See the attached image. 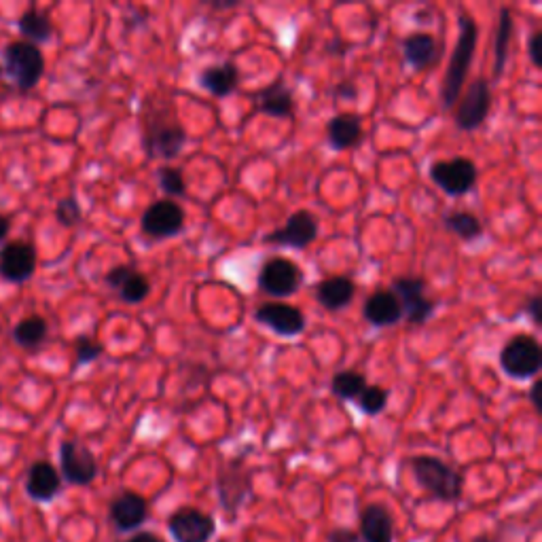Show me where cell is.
I'll return each instance as SVG.
<instances>
[{"mask_svg":"<svg viewBox=\"0 0 542 542\" xmlns=\"http://www.w3.org/2000/svg\"><path fill=\"white\" fill-rule=\"evenodd\" d=\"M458 43L454 53H451V60L445 72L443 87H441V102L445 108H456L462 89L466 85L468 72H471V64L477 51V41H479V26L468 15H460L458 20Z\"/></svg>","mask_w":542,"mask_h":542,"instance_id":"cell-1","label":"cell"},{"mask_svg":"<svg viewBox=\"0 0 542 542\" xmlns=\"http://www.w3.org/2000/svg\"><path fill=\"white\" fill-rule=\"evenodd\" d=\"M409 464L415 481H418L432 498L443 502L460 500L464 477L456 468H451L447 462L435 456H415Z\"/></svg>","mask_w":542,"mask_h":542,"instance_id":"cell-2","label":"cell"},{"mask_svg":"<svg viewBox=\"0 0 542 542\" xmlns=\"http://www.w3.org/2000/svg\"><path fill=\"white\" fill-rule=\"evenodd\" d=\"M3 68L20 92H30L45 75V56L36 45L15 41L3 51Z\"/></svg>","mask_w":542,"mask_h":542,"instance_id":"cell-3","label":"cell"},{"mask_svg":"<svg viewBox=\"0 0 542 542\" xmlns=\"http://www.w3.org/2000/svg\"><path fill=\"white\" fill-rule=\"evenodd\" d=\"M187 144V134L174 117H170L168 108L155 111L151 119H147V132H144V149L149 157L157 159H174L183 153Z\"/></svg>","mask_w":542,"mask_h":542,"instance_id":"cell-4","label":"cell"},{"mask_svg":"<svg viewBox=\"0 0 542 542\" xmlns=\"http://www.w3.org/2000/svg\"><path fill=\"white\" fill-rule=\"evenodd\" d=\"M500 367L513 379H532L542 367V348L534 335L519 333L500 350Z\"/></svg>","mask_w":542,"mask_h":542,"instance_id":"cell-5","label":"cell"},{"mask_svg":"<svg viewBox=\"0 0 542 542\" xmlns=\"http://www.w3.org/2000/svg\"><path fill=\"white\" fill-rule=\"evenodd\" d=\"M390 291L399 299L403 318H407L411 327H424L437 310V303L426 295V282L418 276L396 278Z\"/></svg>","mask_w":542,"mask_h":542,"instance_id":"cell-6","label":"cell"},{"mask_svg":"<svg viewBox=\"0 0 542 542\" xmlns=\"http://www.w3.org/2000/svg\"><path fill=\"white\" fill-rule=\"evenodd\" d=\"M216 492H219L221 507L229 515H236L242 509V504L252 496L250 471L242 460L238 458L229 460L219 468V475H216Z\"/></svg>","mask_w":542,"mask_h":542,"instance_id":"cell-7","label":"cell"},{"mask_svg":"<svg viewBox=\"0 0 542 542\" xmlns=\"http://www.w3.org/2000/svg\"><path fill=\"white\" fill-rule=\"evenodd\" d=\"M477 166L468 157H456L449 161H435L430 166V178L441 191L451 197L466 195L477 185Z\"/></svg>","mask_w":542,"mask_h":542,"instance_id":"cell-8","label":"cell"},{"mask_svg":"<svg viewBox=\"0 0 542 542\" xmlns=\"http://www.w3.org/2000/svg\"><path fill=\"white\" fill-rule=\"evenodd\" d=\"M303 284L301 267L284 257L269 259L259 271V288L271 297H291Z\"/></svg>","mask_w":542,"mask_h":542,"instance_id":"cell-9","label":"cell"},{"mask_svg":"<svg viewBox=\"0 0 542 542\" xmlns=\"http://www.w3.org/2000/svg\"><path fill=\"white\" fill-rule=\"evenodd\" d=\"M100 473L98 460L92 449L79 441H62L60 445V477L70 485H89L94 483Z\"/></svg>","mask_w":542,"mask_h":542,"instance_id":"cell-10","label":"cell"},{"mask_svg":"<svg viewBox=\"0 0 542 542\" xmlns=\"http://www.w3.org/2000/svg\"><path fill=\"white\" fill-rule=\"evenodd\" d=\"M492 108V85L485 79H477L468 85L466 94L456 104V125L462 132H475L490 115Z\"/></svg>","mask_w":542,"mask_h":542,"instance_id":"cell-11","label":"cell"},{"mask_svg":"<svg viewBox=\"0 0 542 542\" xmlns=\"http://www.w3.org/2000/svg\"><path fill=\"white\" fill-rule=\"evenodd\" d=\"M185 229V210L174 200H159L142 214V231L155 240H168Z\"/></svg>","mask_w":542,"mask_h":542,"instance_id":"cell-12","label":"cell"},{"mask_svg":"<svg viewBox=\"0 0 542 542\" xmlns=\"http://www.w3.org/2000/svg\"><path fill=\"white\" fill-rule=\"evenodd\" d=\"M316 238H318V219L310 210H299L288 216L282 229L269 233L263 242L282 248L303 250L314 244Z\"/></svg>","mask_w":542,"mask_h":542,"instance_id":"cell-13","label":"cell"},{"mask_svg":"<svg viewBox=\"0 0 542 542\" xmlns=\"http://www.w3.org/2000/svg\"><path fill=\"white\" fill-rule=\"evenodd\" d=\"M168 530L176 542H208L216 532V521L200 509L183 507L170 515Z\"/></svg>","mask_w":542,"mask_h":542,"instance_id":"cell-14","label":"cell"},{"mask_svg":"<svg viewBox=\"0 0 542 542\" xmlns=\"http://www.w3.org/2000/svg\"><path fill=\"white\" fill-rule=\"evenodd\" d=\"M255 320L280 337H297L305 331V316L295 305L269 301L255 310Z\"/></svg>","mask_w":542,"mask_h":542,"instance_id":"cell-15","label":"cell"},{"mask_svg":"<svg viewBox=\"0 0 542 542\" xmlns=\"http://www.w3.org/2000/svg\"><path fill=\"white\" fill-rule=\"evenodd\" d=\"M36 250L30 242H9L0 252V278L24 284L34 276Z\"/></svg>","mask_w":542,"mask_h":542,"instance_id":"cell-16","label":"cell"},{"mask_svg":"<svg viewBox=\"0 0 542 542\" xmlns=\"http://www.w3.org/2000/svg\"><path fill=\"white\" fill-rule=\"evenodd\" d=\"M104 282L119 293L121 301L138 305L151 293V282L147 276H142L140 271L132 265H115L104 276Z\"/></svg>","mask_w":542,"mask_h":542,"instance_id":"cell-17","label":"cell"},{"mask_svg":"<svg viewBox=\"0 0 542 542\" xmlns=\"http://www.w3.org/2000/svg\"><path fill=\"white\" fill-rule=\"evenodd\" d=\"M108 517L119 532H136L149 519V502L136 492H121L113 498Z\"/></svg>","mask_w":542,"mask_h":542,"instance_id":"cell-18","label":"cell"},{"mask_svg":"<svg viewBox=\"0 0 542 542\" xmlns=\"http://www.w3.org/2000/svg\"><path fill=\"white\" fill-rule=\"evenodd\" d=\"M443 56V45L428 32H413L403 41V58L413 70L437 68Z\"/></svg>","mask_w":542,"mask_h":542,"instance_id":"cell-19","label":"cell"},{"mask_svg":"<svg viewBox=\"0 0 542 542\" xmlns=\"http://www.w3.org/2000/svg\"><path fill=\"white\" fill-rule=\"evenodd\" d=\"M62 490V477L58 468L47 460L34 462L26 473V494L34 502H51Z\"/></svg>","mask_w":542,"mask_h":542,"instance_id":"cell-20","label":"cell"},{"mask_svg":"<svg viewBox=\"0 0 542 542\" xmlns=\"http://www.w3.org/2000/svg\"><path fill=\"white\" fill-rule=\"evenodd\" d=\"M255 108L259 113L278 117V119H291L295 115V96L293 89L284 85L282 81H276L267 85L261 92L252 96Z\"/></svg>","mask_w":542,"mask_h":542,"instance_id":"cell-21","label":"cell"},{"mask_svg":"<svg viewBox=\"0 0 542 542\" xmlns=\"http://www.w3.org/2000/svg\"><path fill=\"white\" fill-rule=\"evenodd\" d=\"M363 316L369 324H373V327L386 329L403 320V310L399 299H396L392 291H377L367 297L363 305Z\"/></svg>","mask_w":542,"mask_h":542,"instance_id":"cell-22","label":"cell"},{"mask_svg":"<svg viewBox=\"0 0 542 542\" xmlns=\"http://www.w3.org/2000/svg\"><path fill=\"white\" fill-rule=\"evenodd\" d=\"M197 85L206 89L214 98H227L236 92L240 85V70L231 62L214 64L197 75Z\"/></svg>","mask_w":542,"mask_h":542,"instance_id":"cell-23","label":"cell"},{"mask_svg":"<svg viewBox=\"0 0 542 542\" xmlns=\"http://www.w3.org/2000/svg\"><path fill=\"white\" fill-rule=\"evenodd\" d=\"M360 538L365 542H394V519L384 504H367L360 513Z\"/></svg>","mask_w":542,"mask_h":542,"instance_id":"cell-24","label":"cell"},{"mask_svg":"<svg viewBox=\"0 0 542 542\" xmlns=\"http://www.w3.org/2000/svg\"><path fill=\"white\" fill-rule=\"evenodd\" d=\"M356 295V286L348 276H333L316 284V299L329 312L348 307Z\"/></svg>","mask_w":542,"mask_h":542,"instance_id":"cell-25","label":"cell"},{"mask_svg":"<svg viewBox=\"0 0 542 542\" xmlns=\"http://www.w3.org/2000/svg\"><path fill=\"white\" fill-rule=\"evenodd\" d=\"M329 144L335 151H348L363 140V121L358 115L341 113L329 121Z\"/></svg>","mask_w":542,"mask_h":542,"instance_id":"cell-26","label":"cell"},{"mask_svg":"<svg viewBox=\"0 0 542 542\" xmlns=\"http://www.w3.org/2000/svg\"><path fill=\"white\" fill-rule=\"evenodd\" d=\"M515 34V22H513V13L511 9L502 7L500 9V20H498V30H496V39H494V79H500L504 68H507L509 62V47Z\"/></svg>","mask_w":542,"mask_h":542,"instance_id":"cell-27","label":"cell"},{"mask_svg":"<svg viewBox=\"0 0 542 542\" xmlns=\"http://www.w3.org/2000/svg\"><path fill=\"white\" fill-rule=\"evenodd\" d=\"M17 28H20L24 41L32 45L47 43L53 36V24L49 20V15L36 9H28L26 13H22L20 22H17Z\"/></svg>","mask_w":542,"mask_h":542,"instance_id":"cell-28","label":"cell"},{"mask_svg":"<svg viewBox=\"0 0 542 542\" xmlns=\"http://www.w3.org/2000/svg\"><path fill=\"white\" fill-rule=\"evenodd\" d=\"M47 333H49V327L43 316H28L15 324L13 339L17 346L32 350L41 346V343L47 339Z\"/></svg>","mask_w":542,"mask_h":542,"instance_id":"cell-29","label":"cell"},{"mask_svg":"<svg viewBox=\"0 0 542 542\" xmlns=\"http://www.w3.org/2000/svg\"><path fill=\"white\" fill-rule=\"evenodd\" d=\"M443 225L449 233H454V236H458L464 242H473L483 236L481 221L477 219L475 214L464 212V210L449 212L443 219Z\"/></svg>","mask_w":542,"mask_h":542,"instance_id":"cell-30","label":"cell"},{"mask_svg":"<svg viewBox=\"0 0 542 542\" xmlns=\"http://www.w3.org/2000/svg\"><path fill=\"white\" fill-rule=\"evenodd\" d=\"M367 386H369L367 384V377L363 373L352 371V369L337 371L333 375V382H331L333 394L337 396V399H341V401H356L358 396L363 394V390Z\"/></svg>","mask_w":542,"mask_h":542,"instance_id":"cell-31","label":"cell"},{"mask_svg":"<svg viewBox=\"0 0 542 542\" xmlns=\"http://www.w3.org/2000/svg\"><path fill=\"white\" fill-rule=\"evenodd\" d=\"M157 180H159L161 191L170 195V200H172V197H185L187 195L185 176H183V172H180L178 168L161 166L157 170Z\"/></svg>","mask_w":542,"mask_h":542,"instance_id":"cell-32","label":"cell"},{"mask_svg":"<svg viewBox=\"0 0 542 542\" xmlns=\"http://www.w3.org/2000/svg\"><path fill=\"white\" fill-rule=\"evenodd\" d=\"M388 399H390V394L382 386H367L356 401H358L360 411L367 415H377L386 409Z\"/></svg>","mask_w":542,"mask_h":542,"instance_id":"cell-33","label":"cell"},{"mask_svg":"<svg viewBox=\"0 0 542 542\" xmlns=\"http://www.w3.org/2000/svg\"><path fill=\"white\" fill-rule=\"evenodd\" d=\"M104 352V346L98 341H94L92 337L87 335H81L77 337V343H75V356H77V367H83V365H89L94 363V360H98Z\"/></svg>","mask_w":542,"mask_h":542,"instance_id":"cell-34","label":"cell"},{"mask_svg":"<svg viewBox=\"0 0 542 542\" xmlns=\"http://www.w3.org/2000/svg\"><path fill=\"white\" fill-rule=\"evenodd\" d=\"M56 219L62 227L79 225L83 219L81 204L75 200V197H64V200H60L56 206Z\"/></svg>","mask_w":542,"mask_h":542,"instance_id":"cell-35","label":"cell"},{"mask_svg":"<svg viewBox=\"0 0 542 542\" xmlns=\"http://www.w3.org/2000/svg\"><path fill=\"white\" fill-rule=\"evenodd\" d=\"M540 43H542V32L536 30V32L530 36V41H528V56H530V60H532V64H534L536 68H542Z\"/></svg>","mask_w":542,"mask_h":542,"instance_id":"cell-36","label":"cell"},{"mask_svg":"<svg viewBox=\"0 0 542 542\" xmlns=\"http://www.w3.org/2000/svg\"><path fill=\"white\" fill-rule=\"evenodd\" d=\"M526 314L532 318V322L536 324V327H540V324H542V297L540 295H532L526 301Z\"/></svg>","mask_w":542,"mask_h":542,"instance_id":"cell-37","label":"cell"},{"mask_svg":"<svg viewBox=\"0 0 542 542\" xmlns=\"http://www.w3.org/2000/svg\"><path fill=\"white\" fill-rule=\"evenodd\" d=\"M329 542H365V540L350 528H339L329 534Z\"/></svg>","mask_w":542,"mask_h":542,"instance_id":"cell-38","label":"cell"},{"mask_svg":"<svg viewBox=\"0 0 542 542\" xmlns=\"http://www.w3.org/2000/svg\"><path fill=\"white\" fill-rule=\"evenodd\" d=\"M337 96H339L341 100H356L358 92H356V87H354L352 83H339V87H337Z\"/></svg>","mask_w":542,"mask_h":542,"instance_id":"cell-39","label":"cell"},{"mask_svg":"<svg viewBox=\"0 0 542 542\" xmlns=\"http://www.w3.org/2000/svg\"><path fill=\"white\" fill-rule=\"evenodd\" d=\"M121 542H164L157 534L153 532H138L134 536H130L128 540H121Z\"/></svg>","mask_w":542,"mask_h":542,"instance_id":"cell-40","label":"cell"},{"mask_svg":"<svg viewBox=\"0 0 542 542\" xmlns=\"http://www.w3.org/2000/svg\"><path fill=\"white\" fill-rule=\"evenodd\" d=\"M11 231V221L7 219V216L0 214V242H5V238L9 236Z\"/></svg>","mask_w":542,"mask_h":542,"instance_id":"cell-41","label":"cell"},{"mask_svg":"<svg viewBox=\"0 0 542 542\" xmlns=\"http://www.w3.org/2000/svg\"><path fill=\"white\" fill-rule=\"evenodd\" d=\"M538 394H540V382H534L532 388H530V401H532V405L536 407V411H540V399H538Z\"/></svg>","mask_w":542,"mask_h":542,"instance_id":"cell-42","label":"cell"},{"mask_svg":"<svg viewBox=\"0 0 542 542\" xmlns=\"http://www.w3.org/2000/svg\"><path fill=\"white\" fill-rule=\"evenodd\" d=\"M238 7V3H212V9H219V11H223V9H236Z\"/></svg>","mask_w":542,"mask_h":542,"instance_id":"cell-43","label":"cell"}]
</instances>
